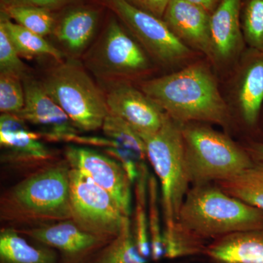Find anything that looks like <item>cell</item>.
<instances>
[{"label": "cell", "instance_id": "34", "mask_svg": "<svg viewBox=\"0 0 263 263\" xmlns=\"http://www.w3.org/2000/svg\"><path fill=\"white\" fill-rule=\"evenodd\" d=\"M187 1L201 7L212 15L214 10L220 5L222 0H187Z\"/></svg>", "mask_w": 263, "mask_h": 263}, {"label": "cell", "instance_id": "9", "mask_svg": "<svg viewBox=\"0 0 263 263\" xmlns=\"http://www.w3.org/2000/svg\"><path fill=\"white\" fill-rule=\"evenodd\" d=\"M71 220L90 234L111 241L126 218L113 197L78 170L70 168Z\"/></svg>", "mask_w": 263, "mask_h": 263}, {"label": "cell", "instance_id": "21", "mask_svg": "<svg viewBox=\"0 0 263 263\" xmlns=\"http://www.w3.org/2000/svg\"><path fill=\"white\" fill-rule=\"evenodd\" d=\"M0 22L4 24L8 36L21 57L33 59L47 57L53 59L58 63L63 62V52L46 41L45 37L13 22L3 12Z\"/></svg>", "mask_w": 263, "mask_h": 263}, {"label": "cell", "instance_id": "20", "mask_svg": "<svg viewBox=\"0 0 263 263\" xmlns=\"http://www.w3.org/2000/svg\"><path fill=\"white\" fill-rule=\"evenodd\" d=\"M0 263H61L55 249L41 245L34 247L14 228L0 231Z\"/></svg>", "mask_w": 263, "mask_h": 263}, {"label": "cell", "instance_id": "26", "mask_svg": "<svg viewBox=\"0 0 263 263\" xmlns=\"http://www.w3.org/2000/svg\"><path fill=\"white\" fill-rule=\"evenodd\" d=\"M2 12L15 23L31 32L46 37L53 34L57 21L51 10L37 7L20 6L2 8Z\"/></svg>", "mask_w": 263, "mask_h": 263}, {"label": "cell", "instance_id": "31", "mask_svg": "<svg viewBox=\"0 0 263 263\" xmlns=\"http://www.w3.org/2000/svg\"><path fill=\"white\" fill-rule=\"evenodd\" d=\"M73 0H1L2 8L10 7H37L52 10L61 8Z\"/></svg>", "mask_w": 263, "mask_h": 263}, {"label": "cell", "instance_id": "27", "mask_svg": "<svg viewBox=\"0 0 263 263\" xmlns=\"http://www.w3.org/2000/svg\"><path fill=\"white\" fill-rule=\"evenodd\" d=\"M101 129L105 137L117 142L122 148L133 152L141 160H147L143 138L121 118L109 113Z\"/></svg>", "mask_w": 263, "mask_h": 263}, {"label": "cell", "instance_id": "6", "mask_svg": "<svg viewBox=\"0 0 263 263\" xmlns=\"http://www.w3.org/2000/svg\"><path fill=\"white\" fill-rule=\"evenodd\" d=\"M41 82L80 133L101 129L109 114L105 93L76 60L59 62Z\"/></svg>", "mask_w": 263, "mask_h": 263}, {"label": "cell", "instance_id": "7", "mask_svg": "<svg viewBox=\"0 0 263 263\" xmlns=\"http://www.w3.org/2000/svg\"><path fill=\"white\" fill-rule=\"evenodd\" d=\"M86 67L107 84L129 82L152 72V59L117 18H111L105 30L86 54Z\"/></svg>", "mask_w": 263, "mask_h": 263}, {"label": "cell", "instance_id": "16", "mask_svg": "<svg viewBox=\"0 0 263 263\" xmlns=\"http://www.w3.org/2000/svg\"><path fill=\"white\" fill-rule=\"evenodd\" d=\"M241 3L242 0H222L211 15L210 62L220 68L236 64L245 51L240 24Z\"/></svg>", "mask_w": 263, "mask_h": 263}, {"label": "cell", "instance_id": "10", "mask_svg": "<svg viewBox=\"0 0 263 263\" xmlns=\"http://www.w3.org/2000/svg\"><path fill=\"white\" fill-rule=\"evenodd\" d=\"M64 157L70 168L78 170L106 190L123 214L130 217L133 183L122 164L106 154L80 145H67Z\"/></svg>", "mask_w": 263, "mask_h": 263}, {"label": "cell", "instance_id": "15", "mask_svg": "<svg viewBox=\"0 0 263 263\" xmlns=\"http://www.w3.org/2000/svg\"><path fill=\"white\" fill-rule=\"evenodd\" d=\"M110 85L105 93L109 113L121 118L141 137L160 129L167 115L149 97L129 82Z\"/></svg>", "mask_w": 263, "mask_h": 263}, {"label": "cell", "instance_id": "4", "mask_svg": "<svg viewBox=\"0 0 263 263\" xmlns=\"http://www.w3.org/2000/svg\"><path fill=\"white\" fill-rule=\"evenodd\" d=\"M189 176L193 186L224 181L250 167L248 151L204 123L181 124Z\"/></svg>", "mask_w": 263, "mask_h": 263}, {"label": "cell", "instance_id": "24", "mask_svg": "<svg viewBox=\"0 0 263 263\" xmlns=\"http://www.w3.org/2000/svg\"><path fill=\"white\" fill-rule=\"evenodd\" d=\"M92 263H147L138 252L130 217L126 218L119 235L98 252Z\"/></svg>", "mask_w": 263, "mask_h": 263}, {"label": "cell", "instance_id": "2", "mask_svg": "<svg viewBox=\"0 0 263 263\" xmlns=\"http://www.w3.org/2000/svg\"><path fill=\"white\" fill-rule=\"evenodd\" d=\"M70 171L64 159L31 172L2 195L1 221L27 228L71 219Z\"/></svg>", "mask_w": 263, "mask_h": 263}, {"label": "cell", "instance_id": "35", "mask_svg": "<svg viewBox=\"0 0 263 263\" xmlns=\"http://www.w3.org/2000/svg\"><path fill=\"white\" fill-rule=\"evenodd\" d=\"M91 263H92V262H91Z\"/></svg>", "mask_w": 263, "mask_h": 263}, {"label": "cell", "instance_id": "25", "mask_svg": "<svg viewBox=\"0 0 263 263\" xmlns=\"http://www.w3.org/2000/svg\"><path fill=\"white\" fill-rule=\"evenodd\" d=\"M148 215L151 243V259L159 261L164 257L163 228L160 186L155 175L148 179Z\"/></svg>", "mask_w": 263, "mask_h": 263}, {"label": "cell", "instance_id": "32", "mask_svg": "<svg viewBox=\"0 0 263 263\" xmlns=\"http://www.w3.org/2000/svg\"><path fill=\"white\" fill-rule=\"evenodd\" d=\"M136 8L162 18L170 0H127Z\"/></svg>", "mask_w": 263, "mask_h": 263}, {"label": "cell", "instance_id": "14", "mask_svg": "<svg viewBox=\"0 0 263 263\" xmlns=\"http://www.w3.org/2000/svg\"><path fill=\"white\" fill-rule=\"evenodd\" d=\"M25 105L17 114L27 123L37 127L42 139L50 142H68L79 134L68 116L52 99L42 82L28 75L23 79Z\"/></svg>", "mask_w": 263, "mask_h": 263}, {"label": "cell", "instance_id": "17", "mask_svg": "<svg viewBox=\"0 0 263 263\" xmlns=\"http://www.w3.org/2000/svg\"><path fill=\"white\" fill-rule=\"evenodd\" d=\"M162 20L181 43L210 61L212 43L209 12L187 0H170Z\"/></svg>", "mask_w": 263, "mask_h": 263}, {"label": "cell", "instance_id": "22", "mask_svg": "<svg viewBox=\"0 0 263 263\" xmlns=\"http://www.w3.org/2000/svg\"><path fill=\"white\" fill-rule=\"evenodd\" d=\"M214 183L226 193L263 212V162L254 161L240 174Z\"/></svg>", "mask_w": 263, "mask_h": 263}, {"label": "cell", "instance_id": "5", "mask_svg": "<svg viewBox=\"0 0 263 263\" xmlns=\"http://www.w3.org/2000/svg\"><path fill=\"white\" fill-rule=\"evenodd\" d=\"M141 138L147 160L158 180L163 232L167 231L177 224L180 209L191 185L181 125L167 116L158 131Z\"/></svg>", "mask_w": 263, "mask_h": 263}, {"label": "cell", "instance_id": "30", "mask_svg": "<svg viewBox=\"0 0 263 263\" xmlns=\"http://www.w3.org/2000/svg\"><path fill=\"white\" fill-rule=\"evenodd\" d=\"M27 67L8 36L4 24L0 22V73L18 76L22 79L27 76Z\"/></svg>", "mask_w": 263, "mask_h": 263}, {"label": "cell", "instance_id": "11", "mask_svg": "<svg viewBox=\"0 0 263 263\" xmlns=\"http://www.w3.org/2000/svg\"><path fill=\"white\" fill-rule=\"evenodd\" d=\"M42 137L31 130L15 114L0 117L1 164L8 168L33 171L57 162L56 155L43 143Z\"/></svg>", "mask_w": 263, "mask_h": 263}, {"label": "cell", "instance_id": "3", "mask_svg": "<svg viewBox=\"0 0 263 263\" xmlns=\"http://www.w3.org/2000/svg\"><path fill=\"white\" fill-rule=\"evenodd\" d=\"M178 221L209 243L232 233L263 228V212L211 183L189 190Z\"/></svg>", "mask_w": 263, "mask_h": 263}, {"label": "cell", "instance_id": "12", "mask_svg": "<svg viewBox=\"0 0 263 263\" xmlns=\"http://www.w3.org/2000/svg\"><path fill=\"white\" fill-rule=\"evenodd\" d=\"M230 110L247 127L257 126L263 107V53L247 48L235 66L230 87Z\"/></svg>", "mask_w": 263, "mask_h": 263}, {"label": "cell", "instance_id": "28", "mask_svg": "<svg viewBox=\"0 0 263 263\" xmlns=\"http://www.w3.org/2000/svg\"><path fill=\"white\" fill-rule=\"evenodd\" d=\"M240 24L247 48L263 53V0H242Z\"/></svg>", "mask_w": 263, "mask_h": 263}, {"label": "cell", "instance_id": "1", "mask_svg": "<svg viewBox=\"0 0 263 263\" xmlns=\"http://www.w3.org/2000/svg\"><path fill=\"white\" fill-rule=\"evenodd\" d=\"M140 89L180 124L199 122L229 127L232 112L214 72L204 62L144 81Z\"/></svg>", "mask_w": 263, "mask_h": 263}, {"label": "cell", "instance_id": "23", "mask_svg": "<svg viewBox=\"0 0 263 263\" xmlns=\"http://www.w3.org/2000/svg\"><path fill=\"white\" fill-rule=\"evenodd\" d=\"M148 166L142 169L134 186L135 205L132 220L133 235L139 253L146 259L151 258V243L148 215Z\"/></svg>", "mask_w": 263, "mask_h": 263}, {"label": "cell", "instance_id": "8", "mask_svg": "<svg viewBox=\"0 0 263 263\" xmlns=\"http://www.w3.org/2000/svg\"><path fill=\"white\" fill-rule=\"evenodd\" d=\"M105 2L157 63L164 67H176L193 60L195 52L175 36L162 18L136 8L127 0Z\"/></svg>", "mask_w": 263, "mask_h": 263}, {"label": "cell", "instance_id": "13", "mask_svg": "<svg viewBox=\"0 0 263 263\" xmlns=\"http://www.w3.org/2000/svg\"><path fill=\"white\" fill-rule=\"evenodd\" d=\"M21 234L60 254L61 263H84L109 243L80 229L71 219L43 226L14 228Z\"/></svg>", "mask_w": 263, "mask_h": 263}, {"label": "cell", "instance_id": "29", "mask_svg": "<svg viewBox=\"0 0 263 263\" xmlns=\"http://www.w3.org/2000/svg\"><path fill=\"white\" fill-rule=\"evenodd\" d=\"M25 105L23 79L10 73H0V111L17 114Z\"/></svg>", "mask_w": 263, "mask_h": 263}, {"label": "cell", "instance_id": "19", "mask_svg": "<svg viewBox=\"0 0 263 263\" xmlns=\"http://www.w3.org/2000/svg\"><path fill=\"white\" fill-rule=\"evenodd\" d=\"M203 256L214 263H263V228L212 240Z\"/></svg>", "mask_w": 263, "mask_h": 263}, {"label": "cell", "instance_id": "33", "mask_svg": "<svg viewBox=\"0 0 263 263\" xmlns=\"http://www.w3.org/2000/svg\"><path fill=\"white\" fill-rule=\"evenodd\" d=\"M246 149L254 161L263 162V141L252 142Z\"/></svg>", "mask_w": 263, "mask_h": 263}, {"label": "cell", "instance_id": "18", "mask_svg": "<svg viewBox=\"0 0 263 263\" xmlns=\"http://www.w3.org/2000/svg\"><path fill=\"white\" fill-rule=\"evenodd\" d=\"M100 21V12L91 7L69 10L57 22L53 35L71 59L84 54L92 42Z\"/></svg>", "mask_w": 263, "mask_h": 263}]
</instances>
